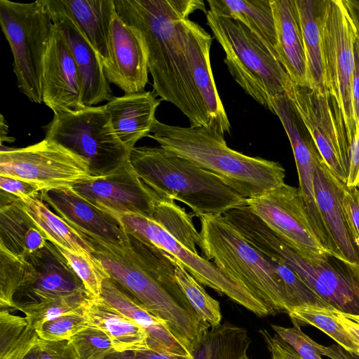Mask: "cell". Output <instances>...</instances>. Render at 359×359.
Segmentation results:
<instances>
[{"label": "cell", "instance_id": "obj_1", "mask_svg": "<svg viewBox=\"0 0 359 359\" xmlns=\"http://www.w3.org/2000/svg\"><path fill=\"white\" fill-rule=\"evenodd\" d=\"M114 1L116 13L140 34L156 94L177 107L190 126L209 128L191 75L187 39V20L197 10L207 13L204 1Z\"/></svg>", "mask_w": 359, "mask_h": 359}, {"label": "cell", "instance_id": "obj_2", "mask_svg": "<svg viewBox=\"0 0 359 359\" xmlns=\"http://www.w3.org/2000/svg\"><path fill=\"white\" fill-rule=\"evenodd\" d=\"M151 133L149 137L161 147L217 175L245 199L285 183V171L278 162L235 151L210 128L172 126L156 119Z\"/></svg>", "mask_w": 359, "mask_h": 359}, {"label": "cell", "instance_id": "obj_3", "mask_svg": "<svg viewBox=\"0 0 359 359\" xmlns=\"http://www.w3.org/2000/svg\"><path fill=\"white\" fill-rule=\"evenodd\" d=\"M223 217L252 245L293 270L334 311L359 316V271L330 253L309 257L272 231L244 204Z\"/></svg>", "mask_w": 359, "mask_h": 359}, {"label": "cell", "instance_id": "obj_4", "mask_svg": "<svg viewBox=\"0 0 359 359\" xmlns=\"http://www.w3.org/2000/svg\"><path fill=\"white\" fill-rule=\"evenodd\" d=\"M129 161L149 187L163 198L186 204L194 216L222 215L245 204V198L222 179L161 147H135Z\"/></svg>", "mask_w": 359, "mask_h": 359}, {"label": "cell", "instance_id": "obj_5", "mask_svg": "<svg viewBox=\"0 0 359 359\" xmlns=\"http://www.w3.org/2000/svg\"><path fill=\"white\" fill-rule=\"evenodd\" d=\"M77 232L93 248L92 255L110 278L161 319L191 355L210 326L196 313L183 291L170 289L142 269L127 252L126 245L109 244Z\"/></svg>", "mask_w": 359, "mask_h": 359}, {"label": "cell", "instance_id": "obj_6", "mask_svg": "<svg viewBox=\"0 0 359 359\" xmlns=\"http://www.w3.org/2000/svg\"><path fill=\"white\" fill-rule=\"evenodd\" d=\"M202 255L261 299L276 313L298 306L265 255L222 215L201 217Z\"/></svg>", "mask_w": 359, "mask_h": 359}, {"label": "cell", "instance_id": "obj_7", "mask_svg": "<svg viewBox=\"0 0 359 359\" xmlns=\"http://www.w3.org/2000/svg\"><path fill=\"white\" fill-rule=\"evenodd\" d=\"M206 24L225 53L224 63L243 90L271 111V100L292 81L278 57L241 22L207 11Z\"/></svg>", "mask_w": 359, "mask_h": 359}, {"label": "cell", "instance_id": "obj_8", "mask_svg": "<svg viewBox=\"0 0 359 359\" xmlns=\"http://www.w3.org/2000/svg\"><path fill=\"white\" fill-rule=\"evenodd\" d=\"M0 24L13 56L17 86L31 102L42 101L44 55L54 22L45 0H0Z\"/></svg>", "mask_w": 359, "mask_h": 359}, {"label": "cell", "instance_id": "obj_9", "mask_svg": "<svg viewBox=\"0 0 359 359\" xmlns=\"http://www.w3.org/2000/svg\"><path fill=\"white\" fill-rule=\"evenodd\" d=\"M46 139L84 159L93 177L105 176L129 160L130 151L116 136L104 105L54 115Z\"/></svg>", "mask_w": 359, "mask_h": 359}, {"label": "cell", "instance_id": "obj_10", "mask_svg": "<svg viewBox=\"0 0 359 359\" xmlns=\"http://www.w3.org/2000/svg\"><path fill=\"white\" fill-rule=\"evenodd\" d=\"M125 230L166 253L199 283L225 294L259 317L276 313L248 289L219 269L210 261L194 253L154 220L137 214L118 217Z\"/></svg>", "mask_w": 359, "mask_h": 359}, {"label": "cell", "instance_id": "obj_11", "mask_svg": "<svg viewBox=\"0 0 359 359\" xmlns=\"http://www.w3.org/2000/svg\"><path fill=\"white\" fill-rule=\"evenodd\" d=\"M291 100L331 172L347 183L351 147L344 117L328 90L292 83L285 93Z\"/></svg>", "mask_w": 359, "mask_h": 359}, {"label": "cell", "instance_id": "obj_12", "mask_svg": "<svg viewBox=\"0 0 359 359\" xmlns=\"http://www.w3.org/2000/svg\"><path fill=\"white\" fill-rule=\"evenodd\" d=\"M0 175L32 183L41 191L72 187L93 179L88 163L51 140L0 151Z\"/></svg>", "mask_w": 359, "mask_h": 359}, {"label": "cell", "instance_id": "obj_13", "mask_svg": "<svg viewBox=\"0 0 359 359\" xmlns=\"http://www.w3.org/2000/svg\"><path fill=\"white\" fill-rule=\"evenodd\" d=\"M355 33L344 0H329L323 27L325 83L342 111L351 144L357 133L352 93Z\"/></svg>", "mask_w": 359, "mask_h": 359}, {"label": "cell", "instance_id": "obj_14", "mask_svg": "<svg viewBox=\"0 0 359 359\" xmlns=\"http://www.w3.org/2000/svg\"><path fill=\"white\" fill-rule=\"evenodd\" d=\"M245 203L272 231L309 257L329 253L313 231L298 188L285 183Z\"/></svg>", "mask_w": 359, "mask_h": 359}, {"label": "cell", "instance_id": "obj_15", "mask_svg": "<svg viewBox=\"0 0 359 359\" xmlns=\"http://www.w3.org/2000/svg\"><path fill=\"white\" fill-rule=\"evenodd\" d=\"M271 103V112L279 118L289 138L298 173V189L315 234L327 252L337 257L315 198L313 170L317 159L322 156L286 93L272 98Z\"/></svg>", "mask_w": 359, "mask_h": 359}, {"label": "cell", "instance_id": "obj_16", "mask_svg": "<svg viewBox=\"0 0 359 359\" xmlns=\"http://www.w3.org/2000/svg\"><path fill=\"white\" fill-rule=\"evenodd\" d=\"M72 189L117 217L137 214L152 219L156 205L165 199L143 182L129 160L112 172L76 184Z\"/></svg>", "mask_w": 359, "mask_h": 359}, {"label": "cell", "instance_id": "obj_17", "mask_svg": "<svg viewBox=\"0 0 359 359\" xmlns=\"http://www.w3.org/2000/svg\"><path fill=\"white\" fill-rule=\"evenodd\" d=\"M42 101L54 115L76 111L85 107L74 58L65 38L55 25L43 62Z\"/></svg>", "mask_w": 359, "mask_h": 359}, {"label": "cell", "instance_id": "obj_18", "mask_svg": "<svg viewBox=\"0 0 359 359\" xmlns=\"http://www.w3.org/2000/svg\"><path fill=\"white\" fill-rule=\"evenodd\" d=\"M38 197L76 231L109 244H127L128 234L119 219L99 208L72 187L42 190Z\"/></svg>", "mask_w": 359, "mask_h": 359}, {"label": "cell", "instance_id": "obj_19", "mask_svg": "<svg viewBox=\"0 0 359 359\" xmlns=\"http://www.w3.org/2000/svg\"><path fill=\"white\" fill-rule=\"evenodd\" d=\"M345 184L331 172L322 156L317 159L313 186L321 217L337 257L359 271V245L350 229L342 205Z\"/></svg>", "mask_w": 359, "mask_h": 359}, {"label": "cell", "instance_id": "obj_20", "mask_svg": "<svg viewBox=\"0 0 359 359\" xmlns=\"http://www.w3.org/2000/svg\"><path fill=\"white\" fill-rule=\"evenodd\" d=\"M111 64L104 68L109 81L125 93L144 91L148 83L147 57L138 31L115 12L109 32Z\"/></svg>", "mask_w": 359, "mask_h": 359}, {"label": "cell", "instance_id": "obj_21", "mask_svg": "<svg viewBox=\"0 0 359 359\" xmlns=\"http://www.w3.org/2000/svg\"><path fill=\"white\" fill-rule=\"evenodd\" d=\"M45 1L53 22L65 38L74 58L83 104L90 107L109 101L113 97L112 91L97 52L71 17L55 7L50 0Z\"/></svg>", "mask_w": 359, "mask_h": 359}, {"label": "cell", "instance_id": "obj_22", "mask_svg": "<svg viewBox=\"0 0 359 359\" xmlns=\"http://www.w3.org/2000/svg\"><path fill=\"white\" fill-rule=\"evenodd\" d=\"M25 258L32 266V275L15 297L26 296L30 300L28 302H33L74 293H88L81 280L51 241H48L43 248Z\"/></svg>", "mask_w": 359, "mask_h": 359}, {"label": "cell", "instance_id": "obj_23", "mask_svg": "<svg viewBox=\"0 0 359 359\" xmlns=\"http://www.w3.org/2000/svg\"><path fill=\"white\" fill-rule=\"evenodd\" d=\"M188 57L194 86L203 105L209 128L222 135L231 124L217 92L210 64L212 38L200 25L187 20Z\"/></svg>", "mask_w": 359, "mask_h": 359}, {"label": "cell", "instance_id": "obj_24", "mask_svg": "<svg viewBox=\"0 0 359 359\" xmlns=\"http://www.w3.org/2000/svg\"><path fill=\"white\" fill-rule=\"evenodd\" d=\"M160 103L154 92L143 91L112 97L104 104L116 136L129 151L150 135Z\"/></svg>", "mask_w": 359, "mask_h": 359}, {"label": "cell", "instance_id": "obj_25", "mask_svg": "<svg viewBox=\"0 0 359 359\" xmlns=\"http://www.w3.org/2000/svg\"><path fill=\"white\" fill-rule=\"evenodd\" d=\"M276 53L291 81L309 86L306 57L295 0H271Z\"/></svg>", "mask_w": 359, "mask_h": 359}, {"label": "cell", "instance_id": "obj_26", "mask_svg": "<svg viewBox=\"0 0 359 359\" xmlns=\"http://www.w3.org/2000/svg\"><path fill=\"white\" fill-rule=\"evenodd\" d=\"M48 241L22 199L1 190L0 247L17 256L26 257L43 248Z\"/></svg>", "mask_w": 359, "mask_h": 359}, {"label": "cell", "instance_id": "obj_27", "mask_svg": "<svg viewBox=\"0 0 359 359\" xmlns=\"http://www.w3.org/2000/svg\"><path fill=\"white\" fill-rule=\"evenodd\" d=\"M100 297L133 319L146 331L149 348L191 357L185 346L161 319L122 290L111 278L104 280Z\"/></svg>", "mask_w": 359, "mask_h": 359}, {"label": "cell", "instance_id": "obj_28", "mask_svg": "<svg viewBox=\"0 0 359 359\" xmlns=\"http://www.w3.org/2000/svg\"><path fill=\"white\" fill-rule=\"evenodd\" d=\"M68 15L97 52L103 67L111 64L109 32L116 12L114 0H50Z\"/></svg>", "mask_w": 359, "mask_h": 359}, {"label": "cell", "instance_id": "obj_29", "mask_svg": "<svg viewBox=\"0 0 359 359\" xmlns=\"http://www.w3.org/2000/svg\"><path fill=\"white\" fill-rule=\"evenodd\" d=\"M83 314L89 325L107 334L116 352L149 348L146 331L102 297H90L83 308Z\"/></svg>", "mask_w": 359, "mask_h": 359}, {"label": "cell", "instance_id": "obj_30", "mask_svg": "<svg viewBox=\"0 0 359 359\" xmlns=\"http://www.w3.org/2000/svg\"><path fill=\"white\" fill-rule=\"evenodd\" d=\"M306 57L309 87L327 90L323 61V27L329 0H295Z\"/></svg>", "mask_w": 359, "mask_h": 359}, {"label": "cell", "instance_id": "obj_31", "mask_svg": "<svg viewBox=\"0 0 359 359\" xmlns=\"http://www.w3.org/2000/svg\"><path fill=\"white\" fill-rule=\"evenodd\" d=\"M207 3L214 13L245 25L278 57L271 0H208Z\"/></svg>", "mask_w": 359, "mask_h": 359}, {"label": "cell", "instance_id": "obj_32", "mask_svg": "<svg viewBox=\"0 0 359 359\" xmlns=\"http://www.w3.org/2000/svg\"><path fill=\"white\" fill-rule=\"evenodd\" d=\"M21 199L26 210L45 233L48 241L76 253L92 255L93 248L75 229L51 211L38 196Z\"/></svg>", "mask_w": 359, "mask_h": 359}, {"label": "cell", "instance_id": "obj_33", "mask_svg": "<svg viewBox=\"0 0 359 359\" xmlns=\"http://www.w3.org/2000/svg\"><path fill=\"white\" fill-rule=\"evenodd\" d=\"M251 339L246 329L225 321L210 327L191 353V359H240L247 354Z\"/></svg>", "mask_w": 359, "mask_h": 359}, {"label": "cell", "instance_id": "obj_34", "mask_svg": "<svg viewBox=\"0 0 359 359\" xmlns=\"http://www.w3.org/2000/svg\"><path fill=\"white\" fill-rule=\"evenodd\" d=\"M39 340L36 330L29 325L26 317L1 309L0 359H23Z\"/></svg>", "mask_w": 359, "mask_h": 359}, {"label": "cell", "instance_id": "obj_35", "mask_svg": "<svg viewBox=\"0 0 359 359\" xmlns=\"http://www.w3.org/2000/svg\"><path fill=\"white\" fill-rule=\"evenodd\" d=\"M193 216L173 200L161 199L155 206L152 219L161 225L179 242L194 253L200 247L201 236L193 222Z\"/></svg>", "mask_w": 359, "mask_h": 359}, {"label": "cell", "instance_id": "obj_36", "mask_svg": "<svg viewBox=\"0 0 359 359\" xmlns=\"http://www.w3.org/2000/svg\"><path fill=\"white\" fill-rule=\"evenodd\" d=\"M90 297L87 292L74 293L33 302L15 303L14 309L22 311L29 325L36 329L46 321L83 310Z\"/></svg>", "mask_w": 359, "mask_h": 359}, {"label": "cell", "instance_id": "obj_37", "mask_svg": "<svg viewBox=\"0 0 359 359\" xmlns=\"http://www.w3.org/2000/svg\"><path fill=\"white\" fill-rule=\"evenodd\" d=\"M31 275L32 266L25 257L0 247V309L15 308V297Z\"/></svg>", "mask_w": 359, "mask_h": 359}, {"label": "cell", "instance_id": "obj_38", "mask_svg": "<svg viewBox=\"0 0 359 359\" xmlns=\"http://www.w3.org/2000/svg\"><path fill=\"white\" fill-rule=\"evenodd\" d=\"M292 322L314 326L333 339L347 352L359 355V343L345 330L331 310L297 307L287 313Z\"/></svg>", "mask_w": 359, "mask_h": 359}, {"label": "cell", "instance_id": "obj_39", "mask_svg": "<svg viewBox=\"0 0 359 359\" xmlns=\"http://www.w3.org/2000/svg\"><path fill=\"white\" fill-rule=\"evenodd\" d=\"M177 282L196 313L210 327L221 325L219 302L207 293L204 287L184 268L173 262Z\"/></svg>", "mask_w": 359, "mask_h": 359}, {"label": "cell", "instance_id": "obj_40", "mask_svg": "<svg viewBox=\"0 0 359 359\" xmlns=\"http://www.w3.org/2000/svg\"><path fill=\"white\" fill-rule=\"evenodd\" d=\"M293 327H285L271 325L276 335L291 346L302 359H323L322 355L332 359H350L347 351L336 345L324 346L318 344L302 330L300 325L292 322Z\"/></svg>", "mask_w": 359, "mask_h": 359}, {"label": "cell", "instance_id": "obj_41", "mask_svg": "<svg viewBox=\"0 0 359 359\" xmlns=\"http://www.w3.org/2000/svg\"><path fill=\"white\" fill-rule=\"evenodd\" d=\"M55 245L81 280L90 296L100 297L103 282L110 278L102 263L93 255L79 254Z\"/></svg>", "mask_w": 359, "mask_h": 359}, {"label": "cell", "instance_id": "obj_42", "mask_svg": "<svg viewBox=\"0 0 359 359\" xmlns=\"http://www.w3.org/2000/svg\"><path fill=\"white\" fill-rule=\"evenodd\" d=\"M69 341L77 359H105L116 351L107 334L89 325L74 335Z\"/></svg>", "mask_w": 359, "mask_h": 359}, {"label": "cell", "instance_id": "obj_43", "mask_svg": "<svg viewBox=\"0 0 359 359\" xmlns=\"http://www.w3.org/2000/svg\"><path fill=\"white\" fill-rule=\"evenodd\" d=\"M88 325L83 309L43 323L36 330L39 339L57 341L69 340Z\"/></svg>", "mask_w": 359, "mask_h": 359}, {"label": "cell", "instance_id": "obj_44", "mask_svg": "<svg viewBox=\"0 0 359 359\" xmlns=\"http://www.w3.org/2000/svg\"><path fill=\"white\" fill-rule=\"evenodd\" d=\"M342 205L350 229L359 245V187H344Z\"/></svg>", "mask_w": 359, "mask_h": 359}, {"label": "cell", "instance_id": "obj_45", "mask_svg": "<svg viewBox=\"0 0 359 359\" xmlns=\"http://www.w3.org/2000/svg\"><path fill=\"white\" fill-rule=\"evenodd\" d=\"M42 359H77L68 340L50 341L39 339Z\"/></svg>", "mask_w": 359, "mask_h": 359}, {"label": "cell", "instance_id": "obj_46", "mask_svg": "<svg viewBox=\"0 0 359 359\" xmlns=\"http://www.w3.org/2000/svg\"><path fill=\"white\" fill-rule=\"evenodd\" d=\"M0 189L20 198L39 196L41 191L36 185L9 176L0 175Z\"/></svg>", "mask_w": 359, "mask_h": 359}, {"label": "cell", "instance_id": "obj_47", "mask_svg": "<svg viewBox=\"0 0 359 359\" xmlns=\"http://www.w3.org/2000/svg\"><path fill=\"white\" fill-rule=\"evenodd\" d=\"M354 69L352 79L353 112L356 128L359 123V33H356L353 43Z\"/></svg>", "mask_w": 359, "mask_h": 359}, {"label": "cell", "instance_id": "obj_48", "mask_svg": "<svg viewBox=\"0 0 359 359\" xmlns=\"http://www.w3.org/2000/svg\"><path fill=\"white\" fill-rule=\"evenodd\" d=\"M359 185V123L356 136L351 144L350 165L346 186L358 187Z\"/></svg>", "mask_w": 359, "mask_h": 359}, {"label": "cell", "instance_id": "obj_49", "mask_svg": "<svg viewBox=\"0 0 359 359\" xmlns=\"http://www.w3.org/2000/svg\"><path fill=\"white\" fill-rule=\"evenodd\" d=\"M264 340L269 341L287 359H302L294 349L280 339L277 335L272 337L265 329L259 330Z\"/></svg>", "mask_w": 359, "mask_h": 359}, {"label": "cell", "instance_id": "obj_50", "mask_svg": "<svg viewBox=\"0 0 359 359\" xmlns=\"http://www.w3.org/2000/svg\"><path fill=\"white\" fill-rule=\"evenodd\" d=\"M136 359H191V357L178 355L151 348L132 351Z\"/></svg>", "mask_w": 359, "mask_h": 359}, {"label": "cell", "instance_id": "obj_51", "mask_svg": "<svg viewBox=\"0 0 359 359\" xmlns=\"http://www.w3.org/2000/svg\"><path fill=\"white\" fill-rule=\"evenodd\" d=\"M331 313L345 330L359 343V325L346 318L339 311H331Z\"/></svg>", "mask_w": 359, "mask_h": 359}, {"label": "cell", "instance_id": "obj_52", "mask_svg": "<svg viewBox=\"0 0 359 359\" xmlns=\"http://www.w3.org/2000/svg\"><path fill=\"white\" fill-rule=\"evenodd\" d=\"M351 19L359 33V0H344Z\"/></svg>", "mask_w": 359, "mask_h": 359}, {"label": "cell", "instance_id": "obj_53", "mask_svg": "<svg viewBox=\"0 0 359 359\" xmlns=\"http://www.w3.org/2000/svg\"><path fill=\"white\" fill-rule=\"evenodd\" d=\"M0 126H1V127H0L1 128V133H0L1 143L2 144V142L4 141L10 142L8 140H10L11 142H13V140H11L12 138L7 136L8 127V125L6 124V121L2 114H1Z\"/></svg>", "mask_w": 359, "mask_h": 359}, {"label": "cell", "instance_id": "obj_54", "mask_svg": "<svg viewBox=\"0 0 359 359\" xmlns=\"http://www.w3.org/2000/svg\"><path fill=\"white\" fill-rule=\"evenodd\" d=\"M105 359H136L132 351L114 352Z\"/></svg>", "mask_w": 359, "mask_h": 359}, {"label": "cell", "instance_id": "obj_55", "mask_svg": "<svg viewBox=\"0 0 359 359\" xmlns=\"http://www.w3.org/2000/svg\"><path fill=\"white\" fill-rule=\"evenodd\" d=\"M23 359H42L39 342L28 352Z\"/></svg>", "mask_w": 359, "mask_h": 359}, {"label": "cell", "instance_id": "obj_56", "mask_svg": "<svg viewBox=\"0 0 359 359\" xmlns=\"http://www.w3.org/2000/svg\"><path fill=\"white\" fill-rule=\"evenodd\" d=\"M267 348L271 353V359H287L281 353H280L269 341L264 340Z\"/></svg>", "mask_w": 359, "mask_h": 359}, {"label": "cell", "instance_id": "obj_57", "mask_svg": "<svg viewBox=\"0 0 359 359\" xmlns=\"http://www.w3.org/2000/svg\"><path fill=\"white\" fill-rule=\"evenodd\" d=\"M343 314V313H342ZM346 318L354 321L357 324L359 325V316H353V315H348V314H343Z\"/></svg>", "mask_w": 359, "mask_h": 359}, {"label": "cell", "instance_id": "obj_58", "mask_svg": "<svg viewBox=\"0 0 359 359\" xmlns=\"http://www.w3.org/2000/svg\"><path fill=\"white\" fill-rule=\"evenodd\" d=\"M350 359H359V355L351 352H347Z\"/></svg>", "mask_w": 359, "mask_h": 359}, {"label": "cell", "instance_id": "obj_59", "mask_svg": "<svg viewBox=\"0 0 359 359\" xmlns=\"http://www.w3.org/2000/svg\"><path fill=\"white\" fill-rule=\"evenodd\" d=\"M240 359H250V358L248 357V355H247V354H246V355H243V356L241 358H240Z\"/></svg>", "mask_w": 359, "mask_h": 359}, {"label": "cell", "instance_id": "obj_60", "mask_svg": "<svg viewBox=\"0 0 359 359\" xmlns=\"http://www.w3.org/2000/svg\"><path fill=\"white\" fill-rule=\"evenodd\" d=\"M358 187H359V185H358Z\"/></svg>", "mask_w": 359, "mask_h": 359}]
</instances>
